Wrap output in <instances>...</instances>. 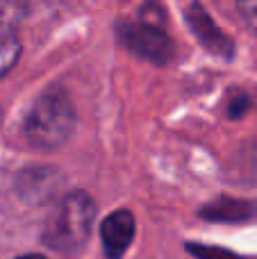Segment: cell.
<instances>
[{
    "label": "cell",
    "mask_w": 257,
    "mask_h": 259,
    "mask_svg": "<svg viewBox=\"0 0 257 259\" xmlns=\"http://www.w3.org/2000/svg\"><path fill=\"white\" fill-rule=\"evenodd\" d=\"M25 5L16 3H0V30L3 27H12L16 30V23L21 21V16L25 14Z\"/></svg>",
    "instance_id": "9c48e42d"
},
{
    "label": "cell",
    "mask_w": 257,
    "mask_h": 259,
    "mask_svg": "<svg viewBox=\"0 0 257 259\" xmlns=\"http://www.w3.org/2000/svg\"><path fill=\"white\" fill-rule=\"evenodd\" d=\"M239 12L244 14V18L248 21V25L257 30V0H250V3H239Z\"/></svg>",
    "instance_id": "30bf717a"
},
{
    "label": "cell",
    "mask_w": 257,
    "mask_h": 259,
    "mask_svg": "<svg viewBox=\"0 0 257 259\" xmlns=\"http://www.w3.org/2000/svg\"><path fill=\"white\" fill-rule=\"evenodd\" d=\"M187 18H189V25L194 30V34L198 36V41L205 46L207 50H212L214 55H223V57H230L232 55V41L214 25V21L209 18V14L205 12L200 5H191L187 9Z\"/></svg>",
    "instance_id": "5b68a950"
},
{
    "label": "cell",
    "mask_w": 257,
    "mask_h": 259,
    "mask_svg": "<svg viewBox=\"0 0 257 259\" xmlns=\"http://www.w3.org/2000/svg\"><path fill=\"white\" fill-rule=\"evenodd\" d=\"M96 205L84 191L68 193L44 228V243L64 257H73L87 246L94 228Z\"/></svg>",
    "instance_id": "6da1fadb"
},
{
    "label": "cell",
    "mask_w": 257,
    "mask_h": 259,
    "mask_svg": "<svg viewBox=\"0 0 257 259\" xmlns=\"http://www.w3.org/2000/svg\"><path fill=\"white\" fill-rule=\"evenodd\" d=\"M250 211L253 209L241 200L219 198V200L209 202L207 207H203V209H200V216H203L205 221H223V223H228V221H244Z\"/></svg>",
    "instance_id": "8992f818"
},
{
    "label": "cell",
    "mask_w": 257,
    "mask_h": 259,
    "mask_svg": "<svg viewBox=\"0 0 257 259\" xmlns=\"http://www.w3.org/2000/svg\"><path fill=\"white\" fill-rule=\"evenodd\" d=\"M75 127V109L64 89H48L34 100L25 118V137L32 146L53 150L71 139Z\"/></svg>",
    "instance_id": "7a4b0ae2"
},
{
    "label": "cell",
    "mask_w": 257,
    "mask_h": 259,
    "mask_svg": "<svg viewBox=\"0 0 257 259\" xmlns=\"http://www.w3.org/2000/svg\"><path fill=\"white\" fill-rule=\"evenodd\" d=\"M187 250L196 259H241L239 255H235L230 250L214 248V246H200V243H187Z\"/></svg>",
    "instance_id": "ba28073f"
},
{
    "label": "cell",
    "mask_w": 257,
    "mask_h": 259,
    "mask_svg": "<svg viewBox=\"0 0 257 259\" xmlns=\"http://www.w3.org/2000/svg\"><path fill=\"white\" fill-rule=\"evenodd\" d=\"M100 239L107 259H121L135 239V216L127 209L109 214L100 225Z\"/></svg>",
    "instance_id": "277c9868"
},
{
    "label": "cell",
    "mask_w": 257,
    "mask_h": 259,
    "mask_svg": "<svg viewBox=\"0 0 257 259\" xmlns=\"http://www.w3.org/2000/svg\"><path fill=\"white\" fill-rule=\"evenodd\" d=\"M18 57H21V41L16 36V30L3 27L0 30V77L12 71Z\"/></svg>",
    "instance_id": "52a82bcc"
},
{
    "label": "cell",
    "mask_w": 257,
    "mask_h": 259,
    "mask_svg": "<svg viewBox=\"0 0 257 259\" xmlns=\"http://www.w3.org/2000/svg\"><path fill=\"white\" fill-rule=\"evenodd\" d=\"M118 36L137 57L148 59V62L164 64L173 55V44L168 34H164L157 23L146 21V18L139 23H121Z\"/></svg>",
    "instance_id": "3957f363"
},
{
    "label": "cell",
    "mask_w": 257,
    "mask_h": 259,
    "mask_svg": "<svg viewBox=\"0 0 257 259\" xmlns=\"http://www.w3.org/2000/svg\"><path fill=\"white\" fill-rule=\"evenodd\" d=\"M18 259H48V257H44V255H23Z\"/></svg>",
    "instance_id": "8fae6325"
}]
</instances>
